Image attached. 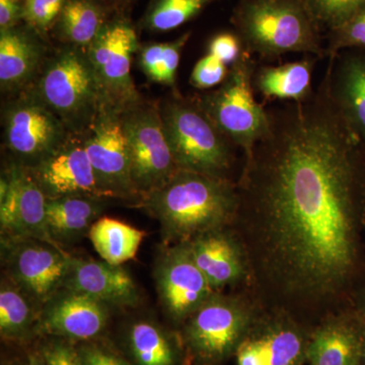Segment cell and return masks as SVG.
<instances>
[{"mask_svg":"<svg viewBox=\"0 0 365 365\" xmlns=\"http://www.w3.org/2000/svg\"><path fill=\"white\" fill-rule=\"evenodd\" d=\"M268 115L237 182L232 227L248 264L242 289L262 309L314 329L352 307L365 282V144L325 76L306 100Z\"/></svg>","mask_w":365,"mask_h":365,"instance_id":"obj_1","label":"cell"},{"mask_svg":"<svg viewBox=\"0 0 365 365\" xmlns=\"http://www.w3.org/2000/svg\"><path fill=\"white\" fill-rule=\"evenodd\" d=\"M136 202L158 220L163 245L170 246L232 227L239 196L230 178L180 170L162 188Z\"/></svg>","mask_w":365,"mask_h":365,"instance_id":"obj_2","label":"cell"},{"mask_svg":"<svg viewBox=\"0 0 365 365\" xmlns=\"http://www.w3.org/2000/svg\"><path fill=\"white\" fill-rule=\"evenodd\" d=\"M235 33L245 52L272 60L287 53L325 57L322 30L306 0H239L232 11Z\"/></svg>","mask_w":365,"mask_h":365,"instance_id":"obj_3","label":"cell"},{"mask_svg":"<svg viewBox=\"0 0 365 365\" xmlns=\"http://www.w3.org/2000/svg\"><path fill=\"white\" fill-rule=\"evenodd\" d=\"M28 90L74 135H85L104 105L86 48L76 46L62 45L48 56Z\"/></svg>","mask_w":365,"mask_h":365,"instance_id":"obj_4","label":"cell"},{"mask_svg":"<svg viewBox=\"0 0 365 365\" xmlns=\"http://www.w3.org/2000/svg\"><path fill=\"white\" fill-rule=\"evenodd\" d=\"M163 131L179 170L228 178L235 145L204 113L197 100L173 91L160 105Z\"/></svg>","mask_w":365,"mask_h":365,"instance_id":"obj_5","label":"cell"},{"mask_svg":"<svg viewBox=\"0 0 365 365\" xmlns=\"http://www.w3.org/2000/svg\"><path fill=\"white\" fill-rule=\"evenodd\" d=\"M260 309L242 289L211 295L182 324V346L192 365L225 364L237 353Z\"/></svg>","mask_w":365,"mask_h":365,"instance_id":"obj_6","label":"cell"},{"mask_svg":"<svg viewBox=\"0 0 365 365\" xmlns=\"http://www.w3.org/2000/svg\"><path fill=\"white\" fill-rule=\"evenodd\" d=\"M257 64L251 55H244L230 66L227 78L215 91L196 98L204 113L237 148L245 160L269 126L268 110L254 97L253 78Z\"/></svg>","mask_w":365,"mask_h":365,"instance_id":"obj_7","label":"cell"},{"mask_svg":"<svg viewBox=\"0 0 365 365\" xmlns=\"http://www.w3.org/2000/svg\"><path fill=\"white\" fill-rule=\"evenodd\" d=\"M137 29L129 9H121L106 24L88 48L103 103L122 113L143 100L131 76V61L139 49Z\"/></svg>","mask_w":365,"mask_h":365,"instance_id":"obj_8","label":"cell"},{"mask_svg":"<svg viewBox=\"0 0 365 365\" xmlns=\"http://www.w3.org/2000/svg\"><path fill=\"white\" fill-rule=\"evenodd\" d=\"M137 201L179 172L163 131L160 105L141 101L121 113Z\"/></svg>","mask_w":365,"mask_h":365,"instance_id":"obj_9","label":"cell"},{"mask_svg":"<svg viewBox=\"0 0 365 365\" xmlns=\"http://www.w3.org/2000/svg\"><path fill=\"white\" fill-rule=\"evenodd\" d=\"M72 135L32 91L14 96L4 112V139L16 163L33 168L59 150Z\"/></svg>","mask_w":365,"mask_h":365,"instance_id":"obj_10","label":"cell"},{"mask_svg":"<svg viewBox=\"0 0 365 365\" xmlns=\"http://www.w3.org/2000/svg\"><path fill=\"white\" fill-rule=\"evenodd\" d=\"M83 136V144L103 198L138 199L121 113L103 105Z\"/></svg>","mask_w":365,"mask_h":365,"instance_id":"obj_11","label":"cell"},{"mask_svg":"<svg viewBox=\"0 0 365 365\" xmlns=\"http://www.w3.org/2000/svg\"><path fill=\"white\" fill-rule=\"evenodd\" d=\"M313 330L289 314L261 309L235 353L237 365H304Z\"/></svg>","mask_w":365,"mask_h":365,"instance_id":"obj_12","label":"cell"},{"mask_svg":"<svg viewBox=\"0 0 365 365\" xmlns=\"http://www.w3.org/2000/svg\"><path fill=\"white\" fill-rule=\"evenodd\" d=\"M155 278L165 313L179 325L216 292L197 266L189 242L165 246L157 261Z\"/></svg>","mask_w":365,"mask_h":365,"instance_id":"obj_13","label":"cell"},{"mask_svg":"<svg viewBox=\"0 0 365 365\" xmlns=\"http://www.w3.org/2000/svg\"><path fill=\"white\" fill-rule=\"evenodd\" d=\"M6 247L14 282L35 302L47 304L63 285L71 256L39 240L6 237Z\"/></svg>","mask_w":365,"mask_h":365,"instance_id":"obj_14","label":"cell"},{"mask_svg":"<svg viewBox=\"0 0 365 365\" xmlns=\"http://www.w3.org/2000/svg\"><path fill=\"white\" fill-rule=\"evenodd\" d=\"M6 195L0 199L1 234L6 237L39 240L60 247L48 230L47 198L29 170L14 163L6 173Z\"/></svg>","mask_w":365,"mask_h":365,"instance_id":"obj_15","label":"cell"},{"mask_svg":"<svg viewBox=\"0 0 365 365\" xmlns=\"http://www.w3.org/2000/svg\"><path fill=\"white\" fill-rule=\"evenodd\" d=\"M26 169L47 199L67 196L103 198L83 135L72 134L49 158Z\"/></svg>","mask_w":365,"mask_h":365,"instance_id":"obj_16","label":"cell"},{"mask_svg":"<svg viewBox=\"0 0 365 365\" xmlns=\"http://www.w3.org/2000/svg\"><path fill=\"white\" fill-rule=\"evenodd\" d=\"M365 317L354 307L331 314L314 327L307 346L309 365H362Z\"/></svg>","mask_w":365,"mask_h":365,"instance_id":"obj_17","label":"cell"},{"mask_svg":"<svg viewBox=\"0 0 365 365\" xmlns=\"http://www.w3.org/2000/svg\"><path fill=\"white\" fill-rule=\"evenodd\" d=\"M107 304L78 292L54 295L40 314L38 331L72 342L97 339L107 326Z\"/></svg>","mask_w":365,"mask_h":365,"instance_id":"obj_18","label":"cell"},{"mask_svg":"<svg viewBox=\"0 0 365 365\" xmlns=\"http://www.w3.org/2000/svg\"><path fill=\"white\" fill-rule=\"evenodd\" d=\"M48 42L25 23L0 31L2 93L14 97L35 83L48 58Z\"/></svg>","mask_w":365,"mask_h":365,"instance_id":"obj_19","label":"cell"},{"mask_svg":"<svg viewBox=\"0 0 365 365\" xmlns=\"http://www.w3.org/2000/svg\"><path fill=\"white\" fill-rule=\"evenodd\" d=\"M197 266L215 292L241 287L248 279L246 254L232 227L211 230L190 241Z\"/></svg>","mask_w":365,"mask_h":365,"instance_id":"obj_20","label":"cell"},{"mask_svg":"<svg viewBox=\"0 0 365 365\" xmlns=\"http://www.w3.org/2000/svg\"><path fill=\"white\" fill-rule=\"evenodd\" d=\"M62 287L112 306H135L139 292L130 274L108 262L69 258Z\"/></svg>","mask_w":365,"mask_h":365,"instance_id":"obj_21","label":"cell"},{"mask_svg":"<svg viewBox=\"0 0 365 365\" xmlns=\"http://www.w3.org/2000/svg\"><path fill=\"white\" fill-rule=\"evenodd\" d=\"M325 78L334 103L365 144V55L339 53L330 57Z\"/></svg>","mask_w":365,"mask_h":365,"instance_id":"obj_22","label":"cell"},{"mask_svg":"<svg viewBox=\"0 0 365 365\" xmlns=\"http://www.w3.org/2000/svg\"><path fill=\"white\" fill-rule=\"evenodd\" d=\"M121 7L110 0H66L51 37L61 45L88 48Z\"/></svg>","mask_w":365,"mask_h":365,"instance_id":"obj_23","label":"cell"},{"mask_svg":"<svg viewBox=\"0 0 365 365\" xmlns=\"http://www.w3.org/2000/svg\"><path fill=\"white\" fill-rule=\"evenodd\" d=\"M317 57L288 62L279 66H257L253 78L255 91L270 100L300 102L312 95V72Z\"/></svg>","mask_w":365,"mask_h":365,"instance_id":"obj_24","label":"cell"},{"mask_svg":"<svg viewBox=\"0 0 365 365\" xmlns=\"http://www.w3.org/2000/svg\"><path fill=\"white\" fill-rule=\"evenodd\" d=\"M181 343L182 339L148 319L132 324L126 334L132 365H185Z\"/></svg>","mask_w":365,"mask_h":365,"instance_id":"obj_25","label":"cell"},{"mask_svg":"<svg viewBox=\"0 0 365 365\" xmlns=\"http://www.w3.org/2000/svg\"><path fill=\"white\" fill-rule=\"evenodd\" d=\"M102 199L91 196H67L47 199L48 230L57 244L83 235L102 213Z\"/></svg>","mask_w":365,"mask_h":365,"instance_id":"obj_26","label":"cell"},{"mask_svg":"<svg viewBox=\"0 0 365 365\" xmlns=\"http://www.w3.org/2000/svg\"><path fill=\"white\" fill-rule=\"evenodd\" d=\"M145 232L115 218L100 217L88 230V237L103 261L122 265L135 258Z\"/></svg>","mask_w":365,"mask_h":365,"instance_id":"obj_27","label":"cell"},{"mask_svg":"<svg viewBox=\"0 0 365 365\" xmlns=\"http://www.w3.org/2000/svg\"><path fill=\"white\" fill-rule=\"evenodd\" d=\"M191 35V32H187L170 42L146 43L139 46L138 66L146 78L177 91L178 67L182 50Z\"/></svg>","mask_w":365,"mask_h":365,"instance_id":"obj_28","label":"cell"},{"mask_svg":"<svg viewBox=\"0 0 365 365\" xmlns=\"http://www.w3.org/2000/svg\"><path fill=\"white\" fill-rule=\"evenodd\" d=\"M26 295L16 283H2L0 290V333L6 340L21 342L35 331L36 317Z\"/></svg>","mask_w":365,"mask_h":365,"instance_id":"obj_29","label":"cell"},{"mask_svg":"<svg viewBox=\"0 0 365 365\" xmlns=\"http://www.w3.org/2000/svg\"><path fill=\"white\" fill-rule=\"evenodd\" d=\"M218 0H151L139 21V28L151 33H165L193 20Z\"/></svg>","mask_w":365,"mask_h":365,"instance_id":"obj_30","label":"cell"},{"mask_svg":"<svg viewBox=\"0 0 365 365\" xmlns=\"http://www.w3.org/2000/svg\"><path fill=\"white\" fill-rule=\"evenodd\" d=\"M327 56H336L341 50L351 47H365V4L342 25L328 31Z\"/></svg>","mask_w":365,"mask_h":365,"instance_id":"obj_31","label":"cell"},{"mask_svg":"<svg viewBox=\"0 0 365 365\" xmlns=\"http://www.w3.org/2000/svg\"><path fill=\"white\" fill-rule=\"evenodd\" d=\"M306 4L319 26L330 31L364 6L365 0H306Z\"/></svg>","mask_w":365,"mask_h":365,"instance_id":"obj_32","label":"cell"},{"mask_svg":"<svg viewBox=\"0 0 365 365\" xmlns=\"http://www.w3.org/2000/svg\"><path fill=\"white\" fill-rule=\"evenodd\" d=\"M66 0H26L23 21L49 41L52 29Z\"/></svg>","mask_w":365,"mask_h":365,"instance_id":"obj_33","label":"cell"},{"mask_svg":"<svg viewBox=\"0 0 365 365\" xmlns=\"http://www.w3.org/2000/svg\"><path fill=\"white\" fill-rule=\"evenodd\" d=\"M228 71L227 64L207 53L194 66L190 83L196 88L208 90L222 85L227 78Z\"/></svg>","mask_w":365,"mask_h":365,"instance_id":"obj_34","label":"cell"},{"mask_svg":"<svg viewBox=\"0 0 365 365\" xmlns=\"http://www.w3.org/2000/svg\"><path fill=\"white\" fill-rule=\"evenodd\" d=\"M38 349L49 365H83L78 345L71 340L49 337Z\"/></svg>","mask_w":365,"mask_h":365,"instance_id":"obj_35","label":"cell"},{"mask_svg":"<svg viewBox=\"0 0 365 365\" xmlns=\"http://www.w3.org/2000/svg\"><path fill=\"white\" fill-rule=\"evenodd\" d=\"M78 349L83 365H132L116 350L96 339L79 343Z\"/></svg>","mask_w":365,"mask_h":365,"instance_id":"obj_36","label":"cell"},{"mask_svg":"<svg viewBox=\"0 0 365 365\" xmlns=\"http://www.w3.org/2000/svg\"><path fill=\"white\" fill-rule=\"evenodd\" d=\"M244 53L242 41L235 33L217 34L208 43V54L213 55L227 66H232Z\"/></svg>","mask_w":365,"mask_h":365,"instance_id":"obj_37","label":"cell"},{"mask_svg":"<svg viewBox=\"0 0 365 365\" xmlns=\"http://www.w3.org/2000/svg\"><path fill=\"white\" fill-rule=\"evenodd\" d=\"M24 2L21 0H0V31L24 23Z\"/></svg>","mask_w":365,"mask_h":365,"instance_id":"obj_38","label":"cell"},{"mask_svg":"<svg viewBox=\"0 0 365 365\" xmlns=\"http://www.w3.org/2000/svg\"><path fill=\"white\" fill-rule=\"evenodd\" d=\"M353 307L359 312L362 316L365 317V282L357 290L353 300Z\"/></svg>","mask_w":365,"mask_h":365,"instance_id":"obj_39","label":"cell"},{"mask_svg":"<svg viewBox=\"0 0 365 365\" xmlns=\"http://www.w3.org/2000/svg\"><path fill=\"white\" fill-rule=\"evenodd\" d=\"M23 365H49L46 361L43 355L41 354L39 349L36 350V351L29 353L28 356H26L25 364Z\"/></svg>","mask_w":365,"mask_h":365,"instance_id":"obj_40","label":"cell"},{"mask_svg":"<svg viewBox=\"0 0 365 365\" xmlns=\"http://www.w3.org/2000/svg\"><path fill=\"white\" fill-rule=\"evenodd\" d=\"M110 1H112L113 4L121 7V9H129L136 0H110Z\"/></svg>","mask_w":365,"mask_h":365,"instance_id":"obj_41","label":"cell"},{"mask_svg":"<svg viewBox=\"0 0 365 365\" xmlns=\"http://www.w3.org/2000/svg\"><path fill=\"white\" fill-rule=\"evenodd\" d=\"M185 365H192V361L190 360L189 357L186 355V360H185Z\"/></svg>","mask_w":365,"mask_h":365,"instance_id":"obj_42","label":"cell"},{"mask_svg":"<svg viewBox=\"0 0 365 365\" xmlns=\"http://www.w3.org/2000/svg\"><path fill=\"white\" fill-rule=\"evenodd\" d=\"M362 365H365V344H364V357H362Z\"/></svg>","mask_w":365,"mask_h":365,"instance_id":"obj_43","label":"cell"},{"mask_svg":"<svg viewBox=\"0 0 365 365\" xmlns=\"http://www.w3.org/2000/svg\"><path fill=\"white\" fill-rule=\"evenodd\" d=\"M21 1H23V2H24V1H26V0H21Z\"/></svg>","mask_w":365,"mask_h":365,"instance_id":"obj_44","label":"cell"}]
</instances>
